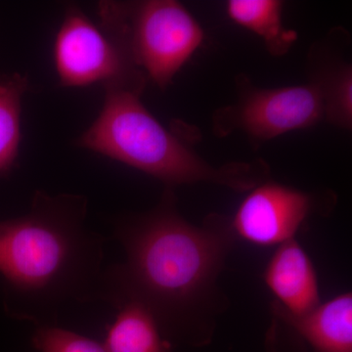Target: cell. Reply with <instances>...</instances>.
<instances>
[{
  "instance_id": "obj_1",
  "label": "cell",
  "mask_w": 352,
  "mask_h": 352,
  "mask_svg": "<svg viewBox=\"0 0 352 352\" xmlns=\"http://www.w3.org/2000/svg\"><path fill=\"white\" fill-rule=\"evenodd\" d=\"M173 188L157 207L118 228L126 261L106 275L112 302L140 303L159 323L182 326L207 320L215 282L236 239L230 220L208 215L196 226L178 214Z\"/></svg>"
},
{
  "instance_id": "obj_2",
  "label": "cell",
  "mask_w": 352,
  "mask_h": 352,
  "mask_svg": "<svg viewBox=\"0 0 352 352\" xmlns=\"http://www.w3.org/2000/svg\"><path fill=\"white\" fill-rule=\"evenodd\" d=\"M87 204L36 192L30 214L0 222V273L32 302L87 296L96 281L101 240L85 230Z\"/></svg>"
},
{
  "instance_id": "obj_3",
  "label": "cell",
  "mask_w": 352,
  "mask_h": 352,
  "mask_svg": "<svg viewBox=\"0 0 352 352\" xmlns=\"http://www.w3.org/2000/svg\"><path fill=\"white\" fill-rule=\"evenodd\" d=\"M141 95L105 87L101 112L76 145L151 175L168 188L208 182L249 192L268 179L270 168L263 160L219 166L208 163L184 138L147 110Z\"/></svg>"
},
{
  "instance_id": "obj_4",
  "label": "cell",
  "mask_w": 352,
  "mask_h": 352,
  "mask_svg": "<svg viewBox=\"0 0 352 352\" xmlns=\"http://www.w3.org/2000/svg\"><path fill=\"white\" fill-rule=\"evenodd\" d=\"M97 10L104 32L162 89L205 39L196 18L175 0L100 1Z\"/></svg>"
},
{
  "instance_id": "obj_5",
  "label": "cell",
  "mask_w": 352,
  "mask_h": 352,
  "mask_svg": "<svg viewBox=\"0 0 352 352\" xmlns=\"http://www.w3.org/2000/svg\"><path fill=\"white\" fill-rule=\"evenodd\" d=\"M237 87V101L214 113L212 126L219 136L240 131L254 142H265L324 120L320 89L310 80L292 87L261 88L240 76Z\"/></svg>"
},
{
  "instance_id": "obj_6",
  "label": "cell",
  "mask_w": 352,
  "mask_h": 352,
  "mask_svg": "<svg viewBox=\"0 0 352 352\" xmlns=\"http://www.w3.org/2000/svg\"><path fill=\"white\" fill-rule=\"evenodd\" d=\"M54 63L61 87L101 83L142 94L147 78L80 8L69 6L56 34Z\"/></svg>"
},
{
  "instance_id": "obj_7",
  "label": "cell",
  "mask_w": 352,
  "mask_h": 352,
  "mask_svg": "<svg viewBox=\"0 0 352 352\" xmlns=\"http://www.w3.org/2000/svg\"><path fill=\"white\" fill-rule=\"evenodd\" d=\"M316 208L312 194L265 180L250 190L230 220L231 228L236 238L252 244L280 245L295 239Z\"/></svg>"
},
{
  "instance_id": "obj_8",
  "label": "cell",
  "mask_w": 352,
  "mask_h": 352,
  "mask_svg": "<svg viewBox=\"0 0 352 352\" xmlns=\"http://www.w3.org/2000/svg\"><path fill=\"white\" fill-rule=\"evenodd\" d=\"M275 302L286 314L302 315L320 305L318 278L311 259L295 239L273 254L263 274Z\"/></svg>"
},
{
  "instance_id": "obj_9",
  "label": "cell",
  "mask_w": 352,
  "mask_h": 352,
  "mask_svg": "<svg viewBox=\"0 0 352 352\" xmlns=\"http://www.w3.org/2000/svg\"><path fill=\"white\" fill-rule=\"evenodd\" d=\"M309 52V80L320 89L324 120L342 129L352 126V66L336 47V31Z\"/></svg>"
},
{
  "instance_id": "obj_10",
  "label": "cell",
  "mask_w": 352,
  "mask_h": 352,
  "mask_svg": "<svg viewBox=\"0 0 352 352\" xmlns=\"http://www.w3.org/2000/svg\"><path fill=\"white\" fill-rule=\"evenodd\" d=\"M273 311L307 340L316 352H352V296L342 294L307 314L291 315L276 303Z\"/></svg>"
},
{
  "instance_id": "obj_11",
  "label": "cell",
  "mask_w": 352,
  "mask_h": 352,
  "mask_svg": "<svg viewBox=\"0 0 352 352\" xmlns=\"http://www.w3.org/2000/svg\"><path fill=\"white\" fill-rule=\"evenodd\" d=\"M226 7L229 19L261 38L273 56H283L298 39L295 31L285 28L280 0H229Z\"/></svg>"
},
{
  "instance_id": "obj_12",
  "label": "cell",
  "mask_w": 352,
  "mask_h": 352,
  "mask_svg": "<svg viewBox=\"0 0 352 352\" xmlns=\"http://www.w3.org/2000/svg\"><path fill=\"white\" fill-rule=\"evenodd\" d=\"M119 314L108 329L107 352H168V342L162 340L159 324L149 309L138 302L118 305Z\"/></svg>"
},
{
  "instance_id": "obj_13",
  "label": "cell",
  "mask_w": 352,
  "mask_h": 352,
  "mask_svg": "<svg viewBox=\"0 0 352 352\" xmlns=\"http://www.w3.org/2000/svg\"><path fill=\"white\" fill-rule=\"evenodd\" d=\"M29 85L21 74L0 76V176L12 170L19 155L22 101Z\"/></svg>"
},
{
  "instance_id": "obj_14",
  "label": "cell",
  "mask_w": 352,
  "mask_h": 352,
  "mask_svg": "<svg viewBox=\"0 0 352 352\" xmlns=\"http://www.w3.org/2000/svg\"><path fill=\"white\" fill-rule=\"evenodd\" d=\"M32 344L41 352H107L99 342L59 328L38 329Z\"/></svg>"
}]
</instances>
